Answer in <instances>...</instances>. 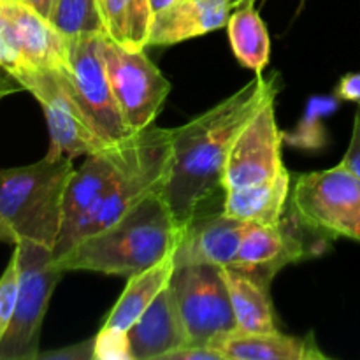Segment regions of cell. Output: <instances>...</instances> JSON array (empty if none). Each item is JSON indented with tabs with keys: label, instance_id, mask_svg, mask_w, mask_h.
<instances>
[{
	"label": "cell",
	"instance_id": "obj_1",
	"mask_svg": "<svg viewBox=\"0 0 360 360\" xmlns=\"http://www.w3.org/2000/svg\"><path fill=\"white\" fill-rule=\"evenodd\" d=\"M280 94V76L255 74L252 81L192 122L171 129V162L165 178V200L179 227L224 192L229 151L246 123Z\"/></svg>",
	"mask_w": 360,
	"mask_h": 360
},
{
	"label": "cell",
	"instance_id": "obj_2",
	"mask_svg": "<svg viewBox=\"0 0 360 360\" xmlns=\"http://www.w3.org/2000/svg\"><path fill=\"white\" fill-rule=\"evenodd\" d=\"M179 236L181 227L162 190H157L55 260L65 273L94 271L130 278L174 253Z\"/></svg>",
	"mask_w": 360,
	"mask_h": 360
},
{
	"label": "cell",
	"instance_id": "obj_3",
	"mask_svg": "<svg viewBox=\"0 0 360 360\" xmlns=\"http://www.w3.org/2000/svg\"><path fill=\"white\" fill-rule=\"evenodd\" d=\"M72 158L49 157L25 167L0 169V217L20 239L55 248Z\"/></svg>",
	"mask_w": 360,
	"mask_h": 360
},
{
	"label": "cell",
	"instance_id": "obj_4",
	"mask_svg": "<svg viewBox=\"0 0 360 360\" xmlns=\"http://www.w3.org/2000/svg\"><path fill=\"white\" fill-rule=\"evenodd\" d=\"M20 267V292L13 320L0 341V360H37L41 329L49 301L65 271L53 250L20 239L14 245Z\"/></svg>",
	"mask_w": 360,
	"mask_h": 360
},
{
	"label": "cell",
	"instance_id": "obj_5",
	"mask_svg": "<svg viewBox=\"0 0 360 360\" xmlns=\"http://www.w3.org/2000/svg\"><path fill=\"white\" fill-rule=\"evenodd\" d=\"M290 200V211L308 231L360 241V179L343 162L299 176Z\"/></svg>",
	"mask_w": 360,
	"mask_h": 360
},
{
	"label": "cell",
	"instance_id": "obj_6",
	"mask_svg": "<svg viewBox=\"0 0 360 360\" xmlns=\"http://www.w3.org/2000/svg\"><path fill=\"white\" fill-rule=\"evenodd\" d=\"M9 76H13L21 88L30 91L44 111L51 141L49 157H86L109 146L90 127L70 94L62 70L21 67Z\"/></svg>",
	"mask_w": 360,
	"mask_h": 360
},
{
	"label": "cell",
	"instance_id": "obj_7",
	"mask_svg": "<svg viewBox=\"0 0 360 360\" xmlns=\"http://www.w3.org/2000/svg\"><path fill=\"white\" fill-rule=\"evenodd\" d=\"M98 46L125 123L134 132L150 127L171 91L167 77L151 62L144 49H127L108 35L98 37Z\"/></svg>",
	"mask_w": 360,
	"mask_h": 360
},
{
	"label": "cell",
	"instance_id": "obj_8",
	"mask_svg": "<svg viewBox=\"0 0 360 360\" xmlns=\"http://www.w3.org/2000/svg\"><path fill=\"white\" fill-rule=\"evenodd\" d=\"M60 70L90 127L105 144L111 146L132 136L134 130L116 104L98 37L67 39V63Z\"/></svg>",
	"mask_w": 360,
	"mask_h": 360
},
{
	"label": "cell",
	"instance_id": "obj_9",
	"mask_svg": "<svg viewBox=\"0 0 360 360\" xmlns=\"http://www.w3.org/2000/svg\"><path fill=\"white\" fill-rule=\"evenodd\" d=\"M169 287L192 345H211L238 329L221 267L207 264L176 267Z\"/></svg>",
	"mask_w": 360,
	"mask_h": 360
},
{
	"label": "cell",
	"instance_id": "obj_10",
	"mask_svg": "<svg viewBox=\"0 0 360 360\" xmlns=\"http://www.w3.org/2000/svg\"><path fill=\"white\" fill-rule=\"evenodd\" d=\"M134 134L122 143L111 144L97 153L86 155L84 164L79 169H74L63 197L62 225L53 248L55 259L65 255L76 245L77 232L84 218L101 202L102 197L116 181L123 165L129 160Z\"/></svg>",
	"mask_w": 360,
	"mask_h": 360
},
{
	"label": "cell",
	"instance_id": "obj_11",
	"mask_svg": "<svg viewBox=\"0 0 360 360\" xmlns=\"http://www.w3.org/2000/svg\"><path fill=\"white\" fill-rule=\"evenodd\" d=\"M276 98L264 104L239 132L229 151L221 188L224 192L269 181L285 171L283 132L278 129Z\"/></svg>",
	"mask_w": 360,
	"mask_h": 360
},
{
	"label": "cell",
	"instance_id": "obj_12",
	"mask_svg": "<svg viewBox=\"0 0 360 360\" xmlns=\"http://www.w3.org/2000/svg\"><path fill=\"white\" fill-rule=\"evenodd\" d=\"M0 37L16 56L18 69L60 70L65 67L67 39L48 18L21 0H0Z\"/></svg>",
	"mask_w": 360,
	"mask_h": 360
},
{
	"label": "cell",
	"instance_id": "obj_13",
	"mask_svg": "<svg viewBox=\"0 0 360 360\" xmlns=\"http://www.w3.org/2000/svg\"><path fill=\"white\" fill-rule=\"evenodd\" d=\"M250 225L252 224L248 221L227 217L221 207L220 211L211 213L202 207L181 229V236L172 253L174 266L207 264L231 267Z\"/></svg>",
	"mask_w": 360,
	"mask_h": 360
},
{
	"label": "cell",
	"instance_id": "obj_14",
	"mask_svg": "<svg viewBox=\"0 0 360 360\" xmlns=\"http://www.w3.org/2000/svg\"><path fill=\"white\" fill-rule=\"evenodd\" d=\"M288 220L283 218L278 225H250L231 267L271 283L285 266L311 255L309 246L295 234Z\"/></svg>",
	"mask_w": 360,
	"mask_h": 360
},
{
	"label": "cell",
	"instance_id": "obj_15",
	"mask_svg": "<svg viewBox=\"0 0 360 360\" xmlns=\"http://www.w3.org/2000/svg\"><path fill=\"white\" fill-rule=\"evenodd\" d=\"M232 0H176L153 14L150 46H172L227 27Z\"/></svg>",
	"mask_w": 360,
	"mask_h": 360
},
{
	"label": "cell",
	"instance_id": "obj_16",
	"mask_svg": "<svg viewBox=\"0 0 360 360\" xmlns=\"http://www.w3.org/2000/svg\"><path fill=\"white\" fill-rule=\"evenodd\" d=\"M127 334L134 360H162L165 354L190 343L171 287L160 292Z\"/></svg>",
	"mask_w": 360,
	"mask_h": 360
},
{
	"label": "cell",
	"instance_id": "obj_17",
	"mask_svg": "<svg viewBox=\"0 0 360 360\" xmlns=\"http://www.w3.org/2000/svg\"><path fill=\"white\" fill-rule=\"evenodd\" d=\"M225 360H327L311 333L294 338L273 333H245L232 330L211 341Z\"/></svg>",
	"mask_w": 360,
	"mask_h": 360
},
{
	"label": "cell",
	"instance_id": "obj_18",
	"mask_svg": "<svg viewBox=\"0 0 360 360\" xmlns=\"http://www.w3.org/2000/svg\"><path fill=\"white\" fill-rule=\"evenodd\" d=\"M290 172L285 169L269 181L227 190L221 211L227 217L255 225H278L283 220L290 197Z\"/></svg>",
	"mask_w": 360,
	"mask_h": 360
},
{
	"label": "cell",
	"instance_id": "obj_19",
	"mask_svg": "<svg viewBox=\"0 0 360 360\" xmlns=\"http://www.w3.org/2000/svg\"><path fill=\"white\" fill-rule=\"evenodd\" d=\"M221 274L227 283L238 329L245 333L278 330L269 294V281H264L234 267H221Z\"/></svg>",
	"mask_w": 360,
	"mask_h": 360
},
{
	"label": "cell",
	"instance_id": "obj_20",
	"mask_svg": "<svg viewBox=\"0 0 360 360\" xmlns=\"http://www.w3.org/2000/svg\"><path fill=\"white\" fill-rule=\"evenodd\" d=\"M174 269V259L171 253L155 266L127 278L125 290L108 315L104 326L129 333L130 327L143 316L160 292L171 285Z\"/></svg>",
	"mask_w": 360,
	"mask_h": 360
},
{
	"label": "cell",
	"instance_id": "obj_21",
	"mask_svg": "<svg viewBox=\"0 0 360 360\" xmlns=\"http://www.w3.org/2000/svg\"><path fill=\"white\" fill-rule=\"evenodd\" d=\"M253 2L255 0H250L232 11L227 32L232 53L239 63L255 74H262L269 63L271 39L266 23Z\"/></svg>",
	"mask_w": 360,
	"mask_h": 360
},
{
	"label": "cell",
	"instance_id": "obj_22",
	"mask_svg": "<svg viewBox=\"0 0 360 360\" xmlns=\"http://www.w3.org/2000/svg\"><path fill=\"white\" fill-rule=\"evenodd\" d=\"M105 35L127 49H146L153 23L150 0H98Z\"/></svg>",
	"mask_w": 360,
	"mask_h": 360
},
{
	"label": "cell",
	"instance_id": "obj_23",
	"mask_svg": "<svg viewBox=\"0 0 360 360\" xmlns=\"http://www.w3.org/2000/svg\"><path fill=\"white\" fill-rule=\"evenodd\" d=\"M341 98L333 95H313L306 102V109L294 130L283 132V143L297 150L316 151L329 143V132L323 120L340 109Z\"/></svg>",
	"mask_w": 360,
	"mask_h": 360
},
{
	"label": "cell",
	"instance_id": "obj_24",
	"mask_svg": "<svg viewBox=\"0 0 360 360\" xmlns=\"http://www.w3.org/2000/svg\"><path fill=\"white\" fill-rule=\"evenodd\" d=\"M48 20L65 39L105 35L98 0H55Z\"/></svg>",
	"mask_w": 360,
	"mask_h": 360
},
{
	"label": "cell",
	"instance_id": "obj_25",
	"mask_svg": "<svg viewBox=\"0 0 360 360\" xmlns=\"http://www.w3.org/2000/svg\"><path fill=\"white\" fill-rule=\"evenodd\" d=\"M18 292H20V267H18V255L13 252L6 271L0 276V341L13 320L14 309L18 302Z\"/></svg>",
	"mask_w": 360,
	"mask_h": 360
},
{
	"label": "cell",
	"instance_id": "obj_26",
	"mask_svg": "<svg viewBox=\"0 0 360 360\" xmlns=\"http://www.w3.org/2000/svg\"><path fill=\"white\" fill-rule=\"evenodd\" d=\"M94 360H134L129 334L102 326L95 336Z\"/></svg>",
	"mask_w": 360,
	"mask_h": 360
},
{
	"label": "cell",
	"instance_id": "obj_27",
	"mask_svg": "<svg viewBox=\"0 0 360 360\" xmlns=\"http://www.w3.org/2000/svg\"><path fill=\"white\" fill-rule=\"evenodd\" d=\"M95 336L83 343L72 345V347H63L60 350L41 352L39 359L42 360H94Z\"/></svg>",
	"mask_w": 360,
	"mask_h": 360
},
{
	"label": "cell",
	"instance_id": "obj_28",
	"mask_svg": "<svg viewBox=\"0 0 360 360\" xmlns=\"http://www.w3.org/2000/svg\"><path fill=\"white\" fill-rule=\"evenodd\" d=\"M162 360H225L224 355L211 345H183L165 354Z\"/></svg>",
	"mask_w": 360,
	"mask_h": 360
},
{
	"label": "cell",
	"instance_id": "obj_29",
	"mask_svg": "<svg viewBox=\"0 0 360 360\" xmlns=\"http://www.w3.org/2000/svg\"><path fill=\"white\" fill-rule=\"evenodd\" d=\"M341 162L360 179V108L355 112L352 139L350 144H348L347 155H345V158Z\"/></svg>",
	"mask_w": 360,
	"mask_h": 360
},
{
	"label": "cell",
	"instance_id": "obj_30",
	"mask_svg": "<svg viewBox=\"0 0 360 360\" xmlns=\"http://www.w3.org/2000/svg\"><path fill=\"white\" fill-rule=\"evenodd\" d=\"M334 94L341 98V101L355 102L360 108V72L345 74L338 83Z\"/></svg>",
	"mask_w": 360,
	"mask_h": 360
},
{
	"label": "cell",
	"instance_id": "obj_31",
	"mask_svg": "<svg viewBox=\"0 0 360 360\" xmlns=\"http://www.w3.org/2000/svg\"><path fill=\"white\" fill-rule=\"evenodd\" d=\"M21 2L27 4V6H30L32 9H35L39 14H42L44 18H49L53 6H55V0H21Z\"/></svg>",
	"mask_w": 360,
	"mask_h": 360
},
{
	"label": "cell",
	"instance_id": "obj_32",
	"mask_svg": "<svg viewBox=\"0 0 360 360\" xmlns=\"http://www.w3.org/2000/svg\"><path fill=\"white\" fill-rule=\"evenodd\" d=\"M0 243H7V245H16L18 236L16 232L11 229V225L0 217Z\"/></svg>",
	"mask_w": 360,
	"mask_h": 360
},
{
	"label": "cell",
	"instance_id": "obj_33",
	"mask_svg": "<svg viewBox=\"0 0 360 360\" xmlns=\"http://www.w3.org/2000/svg\"><path fill=\"white\" fill-rule=\"evenodd\" d=\"M18 88H21V84L16 83V79L13 76H9V79L0 76V101H2V97L9 95L11 91H16Z\"/></svg>",
	"mask_w": 360,
	"mask_h": 360
},
{
	"label": "cell",
	"instance_id": "obj_34",
	"mask_svg": "<svg viewBox=\"0 0 360 360\" xmlns=\"http://www.w3.org/2000/svg\"><path fill=\"white\" fill-rule=\"evenodd\" d=\"M176 0H150L151 4V9H153V14L158 13V11L165 9V7H169L171 4H174Z\"/></svg>",
	"mask_w": 360,
	"mask_h": 360
},
{
	"label": "cell",
	"instance_id": "obj_35",
	"mask_svg": "<svg viewBox=\"0 0 360 360\" xmlns=\"http://www.w3.org/2000/svg\"><path fill=\"white\" fill-rule=\"evenodd\" d=\"M232 2H234V6H236V9H238L239 6H243V4H246V2H250V0H232Z\"/></svg>",
	"mask_w": 360,
	"mask_h": 360
}]
</instances>
